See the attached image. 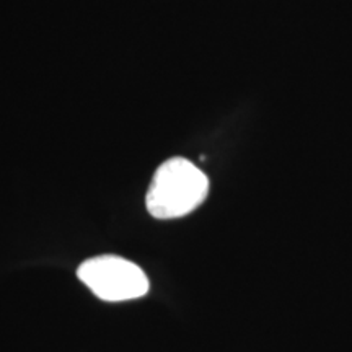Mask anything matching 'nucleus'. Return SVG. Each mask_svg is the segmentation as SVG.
Wrapping results in <instances>:
<instances>
[{"instance_id":"f257e3e1","label":"nucleus","mask_w":352,"mask_h":352,"mask_svg":"<svg viewBox=\"0 0 352 352\" xmlns=\"http://www.w3.org/2000/svg\"><path fill=\"white\" fill-rule=\"evenodd\" d=\"M209 179L204 171L183 157H173L158 166L153 175L145 206L155 219H178L204 202Z\"/></svg>"},{"instance_id":"f03ea898","label":"nucleus","mask_w":352,"mask_h":352,"mask_svg":"<svg viewBox=\"0 0 352 352\" xmlns=\"http://www.w3.org/2000/svg\"><path fill=\"white\" fill-rule=\"evenodd\" d=\"M77 276L96 297L107 302L132 300L148 292V279L138 264L113 254L87 259L78 266Z\"/></svg>"}]
</instances>
